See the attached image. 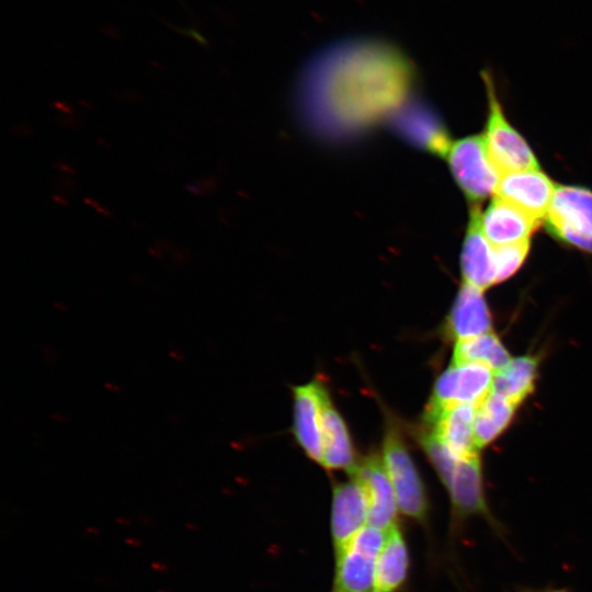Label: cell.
<instances>
[{
	"mask_svg": "<svg viewBox=\"0 0 592 592\" xmlns=\"http://www.w3.org/2000/svg\"><path fill=\"white\" fill-rule=\"evenodd\" d=\"M411 65L394 47L376 41H350L325 52L305 77V90L325 101H367L391 115L407 101Z\"/></svg>",
	"mask_w": 592,
	"mask_h": 592,
	"instance_id": "6da1fadb",
	"label": "cell"
},
{
	"mask_svg": "<svg viewBox=\"0 0 592 592\" xmlns=\"http://www.w3.org/2000/svg\"><path fill=\"white\" fill-rule=\"evenodd\" d=\"M419 443L448 493L452 531L456 533L467 520L480 517L502 536V524L487 501L480 456L456 457L428 429L419 432Z\"/></svg>",
	"mask_w": 592,
	"mask_h": 592,
	"instance_id": "7a4b0ae2",
	"label": "cell"
},
{
	"mask_svg": "<svg viewBox=\"0 0 592 592\" xmlns=\"http://www.w3.org/2000/svg\"><path fill=\"white\" fill-rule=\"evenodd\" d=\"M382 457L399 511L424 522L429 512L425 488L399 428L390 420L385 429Z\"/></svg>",
	"mask_w": 592,
	"mask_h": 592,
	"instance_id": "3957f363",
	"label": "cell"
},
{
	"mask_svg": "<svg viewBox=\"0 0 592 592\" xmlns=\"http://www.w3.org/2000/svg\"><path fill=\"white\" fill-rule=\"evenodd\" d=\"M445 158L451 173L468 201L478 204L496 193L501 173L492 163L483 135L452 143Z\"/></svg>",
	"mask_w": 592,
	"mask_h": 592,
	"instance_id": "277c9868",
	"label": "cell"
},
{
	"mask_svg": "<svg viewBox=\"0 0 592 592\" xmlns=\"http://www.w3.org/2000/svg\"><path fill=\"white\" fill-rule=\"evenodd\" d=\"M545 223L556 239L592 254V191L574 185L556 187Z\"/></svg>",
	"mask_w": 592,
	"mask_h": 592,
	"instance_id": "5b68a950",
	"label": "cell"
},
{
	"mask_svg": "<svg viewBox=\"0 0 592 592\" xmlns=\"http://www.w3.org/2000/svg\"><path fill=\"white\" fill-rule=\"evenodd\" d=\"M489 103V115L483 135L489 157L502 173L537 169L538 162L533 150L517 130L506 121L497 98L492 79L483 73Z\"/></svg>",
	"mask_w": 592,
	"mask_h": 592,
	"instance_id": "8992f818",
	"label": "cell"
},
{
	"mask_svg": "<svg viewBox=\"0 0 592 592\" xmlns=\"http://www.w3.org/2000/svg\"><path fill=\"white\" fill-rule=\"evenodd\" d=\"M387 532L366 524L340 551L333 592H373L375 567Z\"/></svg>",
	"mask_w": 592,
	"mask_h": 592,
	"instance_id": "52a82bcc",
	"label": "cell"
},
{
	"mask_svg": "<svg viewBox=\"0 0 592 592\" xmlns=\"http://www.w3.org/2000/svg\"><path fill=\"white\" fill-rule=\"evenodd\" d=\"M493 374L483 364H452L436 379L425 411L455 405H478L491 391Z\"/></svg>",
	"mask_w": 592,
	"mask_h": 592,
	"instance_id": "ba28073f",
	"label": "cell"
},
{
	"mask_svg": "<svg viewBox=\"0 0 592 592\" xmlns=\"http://www.w3.org/2000/svg\"><path fill=\"white\" fill-rule=\"evenodd\" d=\"M362 486L367 502V524L384 531L396 525L399 510L383 457L369 454L350 471Z\"/></svg>",
	"mask_w": 592,
	"mask_h": 592,
	"instance_id": "9c48e42d",
	"label": "cell"
},
{
	"mask_svg": "<svg viewBox=\"0 0 592 592\" xmlns=\"http://www.w3.org/2000/svg\"><path fill=\"white\" fill-rule=\"evenodd\" d=\"M397 132L413 146L445 157L452 141L439 115L423 103L405 102L394 114Z\"/></svg>",
	"mask_w": 592,
	"mask_h": 592,
	"instance_id": "30bf717a",
	"label": "cell"
},
{
	"mask_svg": "<svg viewBox=\"0 0 592 592\" xmlns=\"http://www.w3.org/2000/svg\"><path fill=\"white\" fill-rule=\"evenodd\" d=\"M555 190L545 173L527 169L502 173L496 194L540 221L548 213Z\"/></svg>",
	"mask_w": 592,
	"mask_h": 592,
	"instance_id": "8fae6325",
	"label": "cell"
},
{
	"mask_svg": "<svg viewBox=\"0 0 592 592\" xmlns=\"http://www.w3.org/2000/svg\"><path fill=\"white\" fill-rule=\"evenodd\" d=\"M475 409L474 405H455L437 411H425V428L456 457L477 456Z\"/></svg>",
	"mask_w": 592,
	"mask_h": 592,
	"instance_id": "7c38bea8",
	"label": "cell"
},
{
	"mask_svg": "<svg viewBox=\"0 0 592 592\" xmlns=\"http://www.w3.org/2000/svg\"><path fill=\"white\" fill-rule=\"evenodd\" d=\"M326 386L315 379L293 388L294 395V435L307 456L321 465V398Z\"/></svg>",
	"mask_w": 592,
	"mask_h": 592,
	"instance_id": "4fadbf2b",
	"label": "cell"
},
{
	"mask_svg": "<svg viewBox=\"0 0 592 592\" xmlns=\"http://www.w3.org/2000/svg\"><path fill=\"white\" fill-rule=\"evenodd\" d=\"M367 524V502L361 483L353 477L333 488L331 533L334 551H340Z\"/></svg>",
	"mask_w": 592,
	"mask_h": 592,
	"instance_id": "5bb4252c",
	"label": "cell"
},
{
	"mask_svg": "<svg viewBox=\"0 0 592 592\" xmlns=\"http://www.w3.org/2000/svg\"><path fill=\"white\" fill-rule=\"evenodd\" d=\"M478 205L470 210L469 221L460 253L464 282L486 289L497 284L493 247L485 237Z\"/></svg>",
	"mask_w": 592,
	"mask_h": 592,
	"instance_id": "9a60e30c",
	"label": "cell"
},
{
	"mask_svg": "<svg viewBox=\"0 0 592 592\" xmlns=\"http://www.w3.org/2000/svg\"><path fill=\"white\" fill-rule=\"evenodd\" d=\"M481 229L493 246L530 241L540 221L513 204L496 196L480 215Z\"/></svg>",
	"mask_w": 592,
	"mask_h": 592,
	"instance_id": "2e32d148",
	"label": "cell"
},
{
	"mask_svg": "<svg viewBox=\"0 0 592 592\" xmlns=\"http://www.w3.org/2000/svg\"><path fill=\"white\" fill-rule=\"evenodd\" d=\"M445 329L456 341L492 331V318L482 289L463 282L447 316Z\"/></svg>",
	"mask_w": 592,
	"mask_h": 592,
	"instance_id": "e0dca14e",
	"label": "cell"
},
{
	"mask_svg": "<svg viewBox=\"0 0 592 592\" xmlns=\"http://www.w3.org/2000/svg\"><path fill=\"white\" fill-rule=\"evenodd\" d=\"M322 463L326 469H346L357 464L348 426L325 388L321 398Z\"/></svg>",
	"mask_w": 592,
	"mask_h": 592,
	"instance_id": "ac0fdd59",
	"label": "cell"
},
{
	"mask_svg": "<svg viewBox=\"0 0 592 592\" xmlns=\"http://www.w3.org/2000/svg\"><path fill=\"white\" fill-rule=\"evenodd\" d=\"M408 567L406 540L399 527L394 525L387 532L376 561L373 592H396L407 578Z\"/></svg>",
	"mask_w": 592,
	"mask_h": 592,
	"instance_id": "d6986e66",
	"label": "cell"
},
{
	"mask_svg": "<svg viewBox=\"0 0 592 592\" xmlns=\"http://www.w3.org/2000/svg\"><path fill=\"white\" fill-rule=\"evenodd\" d=\"M537 368L536 356L523 355L511 358L494 372L491 391L521 405L534 390Z\"/></svg>",
	"mask_w": 592,
	"mask_h": 592,
	"instance_id": "ffe728a7",
	"label": "cell"
},
{
	"mask_svg": "<svg viewBox=\"0 0 592 592\" xmlns=\"http://www.w3.org/2000/svg\"><path fill=\"white\" fill-rule=\"evenodd\" d=\"M519 406L493 391L476 405L474 432L479 449L496 440L509 426Z\"/></svg>",
	"mask_w": 592,
	"mask_h": 592,
	"instance_id": "44dd1931",
	"label": "cell"
},
{
	"mask_svg": "<svg viewBox=\"0 0 592 592\" xmlns=\"http://www.w3.org/2000/svg\"><path fill=\"white\" fill-rule=\"evenodd\" d=\"M511 360L510 353L492 331L477 337L457 340L452 364H483L497 372Z\"/></svg>",
	"mask_w": 592,
	"mask_h": 592,
	"instance_id": "7402d4cb",
	"label": "cell"
},
{
	"mask_svg": "<svg viewBox=\"0 0 592 592\" xmlns=\"http://www.w3.org/2000/svg\"><path fill=\"white\" fill-rule=\"evenodd\" d=\"M528 250L530 241L493 247L497 284L508 280L517 272L523 265Z\"/></svg>",
	"mask_w": 592,
	"mask_h": 592,
	"instance_id": "603a6c76",
	"label": "cell"
},
{
	"mask_svg": "<svg viewBox=\"0 0 592 592\" xmlns=\"http://www.w3.org/2000/svg\"><path fill=\"white\" fill-rule=\"evenodd\" d=\"M525 592H570L566 588H546V589H538V590H531Z\"/></svg>",
	"mask_w": 592,
	"mask_h": 592,
	"instance_id": "cb8c5ba5",
	"label": "cell"
}]
</instances>
